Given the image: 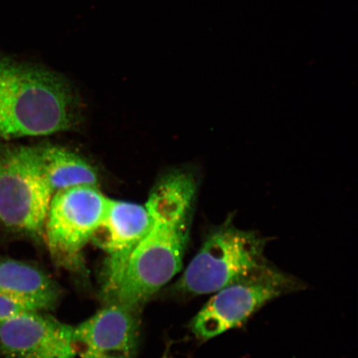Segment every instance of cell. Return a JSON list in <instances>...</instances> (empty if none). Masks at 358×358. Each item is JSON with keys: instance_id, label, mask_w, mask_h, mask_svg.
<instances>
[{"instance_id": "cell-12", "label": "cell", "mask_w": 358, "mask_h": 358, "mask_svg": "<svg viewBox=\"0 0 358 358\" xmlns=\"http://www.w3.org/2000/svg\"><path fill=\"white\" fill-rule=\"evenodd\" d=\"M29 311L32 310L0 294V324H1L3 321L10 319V317L13 316Z\"/></svg>"}, {"instance_id": "cell-1", "label": "cell", "mask_w": 358, "mask_h": 358, "mask_svg": "<svg viewBox=\"0 0 358 358\" xmlns=\"http://www.w3.org/2000/svg\"><path fill=\"white\" fill-rule=\"evenodd\" d=\"M199 178L191 169H173L151 191L145 207L150 225L134 249L108 303L138 311L182 268Z\"/></svg>"}, {"instance_id": "cell-13", "label": "cell", "mask_w": 358, "mask_h": 358, "mask_svg": "<svg viewBox=\"0 0 358 358\" xmlns=\"http://www.w3.org/2000/svg\"><path fill=\"white\" fill-rule=\"evenodd\" d=\"M0 225H2V224H1V221H0Z\"/></svg>"}, {"instance_id": "cell-10", "label": "cell", "mask_w": 358, "mask_h": 358, "mask_svg": "<svg viewBox=\"0 0 358 358\" xmlns=\"http://www.w3.org/2000/svg\"><path fill=\"white\" fill-rule=\"evenodd\" d=\"M60 286L38 268L15 259L0 261V294L32 311L55 308L61 296Z\"/></svg>"}, {"instance_id": "cell-5", "label": "cell", "mask_w": 358, "mask_h": 358, "mask_svg": "<svg viewBox=\"0 0 358 358\" xmlns=\"http://www.w3.org/2000/svg\"><path fill=\"white\" fill-rule=\"evenodd\" d=\"M292 275L268 264L213 295L191 322L199 339L208 340L245 323L273 299L303 288Z\"/></svg>"}, {"instance_id": "cell-8", "label": "cell", "mask_w": 358, "mask_h": 358, "mask_svg": "<svg viewBox=\"0 0 358 358\" xmlns=\"http://www.w3.org/2000/svg\"><path fill=\"white\" fill-rule=\"evenodd\" d=\"M73 328L41 312L19 313L0 324L6 358H74Z\"/></svg>"}, {"instance_id": "cell-6", "label": "cell", "mask_w": 358, "mask_h": 358, "mask_svg": "<svg viewBox=\"0 0 358 358\" xmlns=\"http://www.w3.org/2000/svg\"><path fill=\"white\" fill-rule=\"evenodd\" d=\"M110 201L96 186L71 187L52 195L43 239L58 265L71 270L80 266L83 249L104 220Z\"/></svg>"}, {"instance_id": "cell-9", "label": "cell", "mask_w": 358, "mask_h": 358, "mask_svg": "<svg viewBox=\"0 0 358 358\" xmlns=\"http://www.w3.org/2000/svg\"><path fill=\"white\" fill-rule=\"evenodd\" d=\"M136 311L108 303L73 328L76 355L82 358H134L138 341Z\"/></svg>"}, {"instance_id": "cell-11", "label": "cell", "mask_w": 358, "mask_h": 358, "mask_svg": "<svg viewBox=\"0 0 358 358\" xmlns=\"http://www.w3.org/2000/svg\"><path fill=\"white\" fill-rule=\"evenodd\" d=\"M38 148L43 176L52 195L75 187H97V172L82 156L60 146Z\"/></svg>"}, {"instance_id": "cell-2", "label": "cell", "mask_w": 358, "mask_h": 358, "mask_svg": "<svg viewBox=\"0 0 358 358\" xmlns=\"http://www.w3.org/2000/svg\"><path fill=\"white\" fill-rule=\"evenodd\" d=\"M76 110L73 88L62 75L0 55V140L69 131Z\"/></svg>"}, {"instance_id": "cell-7", "label": "cell", "mask_w": 358, "mask_h": 358, "mask_svg": "<svg viewBox=\"0 0 358 358\" xmlns=\"http://www.w3.org/2000/svg\"><path fill=\"white\" fill-rule=\"evenodd\" d=\"M150 225L145 206L110 199L108 211L92 240L107 255L102 285V294L107 303L117 289L129 257Z\"/></svg>"}, {"instance_id": "cell-3", "label": "cell", "mask_w": 358, "mask_h": 358, "mask_svg": "<svg viewBox=\"0 0 358 358\" xmlns=\"http://www.w3.org/2000/svg\"><path fill=\"white\" fill-rule=\"evenodd\" d=\"M267 240L252 231L239 229L231 219L213 228L176 284L174 292L185 296L217 293L248 278L268 265Z\"/></svg>"}, {"instance_id": "cell-4", "label": "cell", "mask_w": 358, "mask_h": 358, "mask_svg": "<svg viewBox=\"0 0 358 358\" xmlns=\"http://www.w3.org/2000/svg\"><path fill=\"white\" fill-rule=\"evenodd\" d=\"M52 194L40 166L38 148L0 151V221L11 229L43 238Z\"/></svg>"}]
</instances>
